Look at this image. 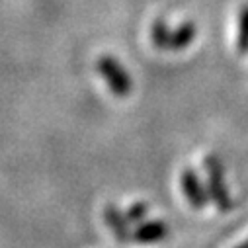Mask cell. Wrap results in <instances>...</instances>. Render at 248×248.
Here are the masks:
<instances>
[{
	"instance_id": "1",
	"label": "cell",
	"mask_w": 248,
	"mask_h": 248,
	"mask_svg": "<svg viewBox=\"0 0 248 248\" xmlns=\"http://www.w3.org/2000/svg\"><path fill=\"white\" fill-rule=\"evenodd\" d=\"M203 168L207 174V194L209 200L217 205L221 213H229L232 209V200L225 184V168L217 155H207L203 160Z\"/></svg>"
},
{
	"instance_id": "2",
	"label": "cell",
	"mask_w": 248,
	"mask_h": 248,
	"mask_svg": "<svg viewBox=\"0 0 248 248\" xmlns=\"http://www.w3.org/2000/svg\"><path fill=\"white\" fill-rule=\"evenodd\" d=\"M98 73L106 78L109 90L115 94V96H127L133 88V82H131V77L127 75V71L121 67V63H117L115 59L111 57H102L98 61Z\"/></svg>"
},
{
	"instance_id": "3",
	"label": "cell",
	"mask_w": 248,
	"mask_h": 248,
	"mask_svg": "<svg viewBox=\"0 0 248 248\" xmlns=\"http://www.w3.org/2000/svg\"><path fill=\"white\" fill-rule=\"evenodd\" d=\"M180 180H182V190H184V196L188 200V203L194 209H203L209 202V194H207V186H203L198 172L192 168H186Z\"/></svg>"
},
{
	"instance_id": "4",
	"label": "cell",
	"mask_w": 248,
	"mask_h": 248,
	"mask_svg": "<svg viewBox=\"0 0 248 248\" xmlns=\"http://www.w3.org/2000/svg\"><path fill=\"white\" fill-rule=\"evenodd\" d=\"M104 221L108 225V229L111 231L113 238L119 244H127L133 242V231H131V221L127 219L125 211H121L117 205L108 203L104 209Z\"/></svg>"
},
{
	"instance_id": "5",
	"label": "cell",
	"mask_w": 248,
	"mask_h": 248,
	"mask_svg": "<svg viewBox=\"0 0 248 248\" xmlns=\"http://www.w3.org/2000/svg\"><path fill=\"white\" fill-rule=\"evenodd\" d=\"M168 234H170L168 223H164L160 219H151V221H143L135 227L133 242H137V244H156V242H162L164 238H168Z\"/></svg>"
},
{
	"instance_id": "6",
	"label": "cell",
	"mask_w": 248,
	"mask_h": 248,
	"mask_svg": "<svg viewBox=\"0 0 248 248\" xmlns=\"http://www.w3.org/2000/svg\"><path fill=\"white\" fill-rule=\"evenodd\" d=\"M196 33H198V28H196L192 22H186V24H182V26H180L176 31H172L168 49H176V51H178V49L188 47V45L194 41Z\"/></svg>"
},
{
	"instance_id": "7",
	"label": "cell",
	"mask_w": 248,
	"mask_h": 248,
	"mask_svg": "<svg viewBox=\"0 0 248 248\" xmlns=\"http://www.w3.org/2000/svg\"><path fill=\"white\" fill-rule=\"evenodd\" d=\"M236 49L238 53H248V2L238 10V28H236Z\"/></svg>"
},
{
	"instance_id": "8",
	"label": "cell",
	"mask_w": 248,
	"mask_h": 248,
	"mask_svg": "<svg viewBox=\"0 0 248 248\" xmlns=\"http://www.w3.org/2000/svg\"><path fill=\"white\" fill-rule=\"evenodd\" d=\"M170 35H172V31L166 28L164 22H156V24L153 26V43H155L158 49H168V45H170Z\"/></svg>"
},
{
	"instance_id": "9",
	"label": "cell",
	"mask_w": 248,
	"mask_h": 248,
	"mask_svg": "<svg viewBox=\"0 0 248 248\" xmlns=\"http://www.w3.org/2000/svg\"><path fill=\"white\" fill-rule=\"evenodd\" d=\"M125 215H127V219H129L133 225H139V223H143V221L147 219V215H149V205H147L145 202L131 203V205L127 207Z\"/></svg>"
},
{
	"instance_id": "10",
	"label": "cell",
	"mask_w": 248,
	"mask_h": 248,
	"mask_svg": "<svg viewBox=\"0 0 248 248\" xmlns=\"http://www.w3.org/2000/svg\"><path fill=\"white\" fill-rule=\"evenodd\" d=\"M234 248H248V240H244L242 244H238V246H234Z\"/></svg>"
}]
</instances>
